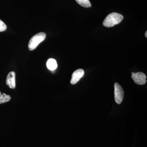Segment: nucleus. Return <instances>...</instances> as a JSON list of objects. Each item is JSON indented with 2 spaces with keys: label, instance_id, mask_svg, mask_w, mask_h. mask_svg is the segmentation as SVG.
<instances>
[{
  "label": "nucleus",
  "instance_id": "nucleus-1",
  "mask_svg": "<svg viewBox=\"0 0 147 147\" xmlns=\"http://www.w3.org/2000/svg\"><path fill=\"white\" fill-rule=\"evenodd\" d=\"M123 17L120 13L113 12L108 15L103 21V26L110 28L121 23L123 19Z\"/></svg>",
  "mask_w": 147,
  "mask_h": 147
},
{
  "label": "nucleus",
  "instance_id": "nucleus-2",
  "mask_svg": "<svg viewBox=\"0 0 147 147\" xmlns=\"http://www.w3.org/2000/svg\"><path fill=\"white\" fill-rule=\"evenodd\" d=\"M46 35L44 32H40L32 37L29 41L28 48L30 50H34L40 43L46 38Z\"/></svg>",
  "mask_w": 147,
  "mask_h": 147
},
{
  "label": "nucleus",
  "instance_id": "nucleus-3",
  "mask_svg": "<svg viewBox=\"0 0 147 147\" xmlns=\"http://www.w3.org/2000/svg\"><path fill=\"white\" fill-rule=\"evenodd\" d=\"M115 88V99L116 102L118 104L121 103L123 100L124 92L122 88L118 83H115L114 85Z\"/></svg>",
  "mask_w": 147,
  "mask_h": 147
},
{
  "label": "nucleus",
  "instance_id": "nucleus-4",
  "mask_svg": "<svg viewBox=\"0 0 147 147\" xmlns=\"http://www.w3.org/2000/svg\"><path fill=\"white\" fill-rule=\"evenodd\" d=\"M131 78L136 84L139 85H144L146 82V76L142 72L131 73Z\"/></svg>",
  "mask_w": 147,
  "mask_h": 147
},
{
  "label": "nucleus",
  "instance_id": "nucleus-5",
  "mask_svg": "<svg viewBox=\"0 0 147 147\" xmlns=\"http://www.w3.org/2000/svg\"><path fill=\"white\" fill-rule=\"evenodd\" d=\"M84 71L83 69H77L72 74L70 83L72 85L76 84L84 76Z\"/></svg>",
  "mask_w": 147,
  "mask_h": 147
},
{
  "label": "nucleus",
  "instance_id": "nucleus-6",
  "mask_svg": "<svg viewBox=\"0 0 147 147\" xmlns=\"http://www.w3.org/2000/svg\"><path fill=\"white\" fill-rule=\"evenodd\" d=\"M15 78L16 74L14 71H11L9 73L7 77L6 83L10 88L14 89L16 87Z\"/></svg>",
  "mask_w": 147,
  "mask_h": 147
},
{
  "label": "nucleus",
  "instance_id": "nucleus-7",
  "mask_svg": "<svg viewBox=\"0 0 147 147\" xmlns=\"http://www.w3.org/2000/svg\"><path fill=\"white\" fill-rule=\"evenodd\" d=\"M46 65L47 68L50 70L53 71L57 67V61L53 59H50L47 61Z\"/></svg>",
  "mask_w": 147,
  "mask_h": 147
},
{
  "label": "nucleus",
  "instance_id": "nucleus-8",
  "mask_svg": "<svg viewBox=\"0 0 147 147\" xmlns=\"http://www.w3.org/2000/svg\"><path fill=\"white\" fill-rule=\"evenodd\" d=\"M10 99V96L5 94H2L0 92V104L8 102Z\"/></svg>",
  "mask_w": 147,
  "mask_h": 147
},
{
  "label": "nucleus",
  "instance_id": "nucleus-9",
  "mask_svg": "<svg viewBox=\"0 0 147 147\" xmlns=\"http://www.w3.org/2000/svg\"><path fill=\"white\" fill-rule=\"evenodd\" d=\"M76 2L80 5L85 7H90L91 6V4L89 0H75Z\"/></svg>",
  "mask_w": 147,
  "mask_h": 147
},
{
  "label": "nucleus",
  "instance_id": "nucleus-10",
  "mask_svg": "<svg viewBox=\"0 0 147 147\" xmlns=\"http://www.w3.org/2000/svg\"><path fill=\"white\" fill-rule=\"evenodd\" d=\"M6 29V25L3 21L0 20V32L4 31Z\"/></svg>",
  "mask_w": 147,
  "mask_h": 147
},
{
  "label": "nucleus",
  "instance_id": "nucleus-11",
  "mask_svg": "<svg viewBox=\"0 0 147 147\" xmlns=\"http://www.w3.org/2000/svg\"><path fill=\"white\" fill-rule=\"evenodd\" d=\"M145 36L146 37H147V32L146 31V33H145Z\"/></svg>",
  "mask_w": 147,
  "mask_h": 147
}]
</instances>
